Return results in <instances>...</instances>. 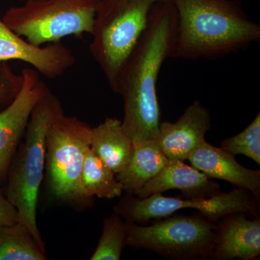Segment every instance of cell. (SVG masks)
<instances>
[{"label":"cell","instance_id":"13","mask_svg":"<svg viewBox=\"0 0 260 260\" xmlns=\"http://www.w3.org/2000/svg\"><path fill=\"white\" fill-rule=\"evenodd\" d=\"M187 159L191 167L209 179L226 181L250 191L260 200V171L243 167L237 161L235 155L204 140Z\"/></svg>","mask_w":260,"mask_h":260},{"label":"cell","instance_id":"21","mask_svg":"<svg viewBox=\"0 0 260 260\" xmlns=\"http://www.w3.org/2000/svg\"><path fill=\"white\" fill-rule=\"evenodd\" d=\"M23 83L22 73H15L8 61H0V111L14 100Z\"/></svg>","mask_w":260,"mask_h":260},{"label":"cell","instance_id":"7","mask_svg":"<svg viewBox=\"0 0 260 260\" xmlns=\"http://www.w3.org/2000/svg\"><path fill=\"white\" fill-rule=\"evenodd\" d=\"M126 244L172 260L210 258L215 223L203 214L170 215L150 225L126 221Z\"/></svg>","mask_w":260,"mask_h":260},{"label":"cell","instance_id":"15","mask_svg":"<svg viewBox=\"0 0 260 260\" xmlns=\"http://www.w3.org/2000/svg\"><path fill=\"white\" fill-rule=\"evenodd\" d=\"M90 148L115 173L121 172L131 158L134 143L122 127L121 121L108 117L92 128Z\"/></svg>","mask_w":260,"mask_h":260},{"label":"cell","instance_id":"14","mask_svg":"<svg viewBox=\"0 0 260 260\" xmlns=\"http://www.w3.org/2000/svg\"><path fill=\"white\" fill-rule=\"evenodd\" d=\"M179 189L187 199L208 198L220 192V185L184 161L169 159L161 171L134 194L139 198Z\"/></svg>","mask_w":260,"mask_h":260},{"label":"cell","instance_id":"10","mask_svg":"<svg viewBox=\"0 0 260 260\" xmlns=\"http://www.w3.org/2000/svg\"><path fill=\"white\" fill-rule=\"evenodd\" d=\"M19 60L31 65L49 79L62 76L76 62L73 51L60 42L39 47L25 40L0 19V61Z\"/></svg>","mask_w":260,"mask_h":260},{"label":"cell","instance_id":"3","mask_svg":"<svg viewBox=\"0 0 260 260\" xmlns=\"http://www.w3.org/2000/svg\"><path fill=\"white\" fill-rule=\"evenodd\" d=\"M62 112L60 101L49 90L32 110L24 135L25 141L12 159L3 189L18 212L19 222L28 228L44 251L45 244L38 227L37 215L45 167L46 137L51 121Z\"/></svg>","mask_w":260,"mask_h":260},{"label":"cell","instance_id":"12","mask_svg":"<svg viewBox=\"0 0 260 260\" xmlns=\"http://www.w3.org/2000/svg\"><path fill=\"white\" fill-rule=\"evenodd\" d=\"M243 213L224 215L215 223L210 258L254 260L260 255V218Z\"/></svg>","mask_w":260,"mask_h":260},{"label":"cell","instance_id":"2","mask_svg":"<svg viewBox=\"0 0 260 260\" xmlns=\"http://www.w3.org/2000/svg\"><path fill=\"white\" fill-rule=\"evenodd\" d=\"M178 15L173 58L215 60L260 39L259 24L233 0H172Z\"/></svg>","mask_w":260,"mask_h":260},{"label":"cell","instance_id":"9","mask_svg":"<svg viewBox=\"0 0 260 260\" xmlns=\"http://www.w3.org/2000/svg\"><path fill=\"white\" fill-rule=\"evenodd\" d=\"M18 95L0 111V186L6 181L12 159L25 135L32 110L50 89L35 69L24 68Z\"/></svg>","mask_w":260,"mask_h":260},{"label":"cell","instance_id":"18","mask_svg":"<svg viewBox=\"0 0 260 260\" xmlns=\"http://www.w3.org/2000/svg\"><path fill=\"white\" fill-rule=\"evenodd\" d=\"M45 259V251L24 224L0 225V260Z\"/></svg>","mask_w":260,"mask_h":260},{"label":"cell","instance_id":"8","mask_svg":"<svg viewBox=\"0 0 260 260\" xmlns=\"http://www.w3.org/2000/svg\"><path fill=\"white\" fill-rule=\"evenodd\" d=\"M183 209H194L214 223L228 214L243 213L260 218V200L250 191L235 188L208 198L183 199L162 196L161 193L139 198L126 194L114 207V213L126 221L148 225L151 220L167 218Z\"/></svg>","mask_w":260,"mask_h":260},{"label":"cell","instance_id":"5","mask_svg":"<svg viewBox=\"0 0 260 260\" xmlns=\"http://www.w3.org/2000/svg\"><path fill=\"white\" fill-rule=\"evenodd\" d=\"M92 128L76 116H56L46 137L45 167L49 191L56 199L88 205L82 183L85 155L90 148Z\"/></svg>","mask_w":260,"mask_h":260},{"label":"cell","instance_id":"22","mask_svg":"<svg viewBox=\"0 0 260 260\" xmlns=\"http://www.w3.org/2000/svg\"><path fill=\"white\" fill-rule=\"evenodd\" d=\"M19 222L18 212L7 199L0 186V225H11Z\"/></svg>","mask_w":260,"mask_h":260},{"label":"cell","instance_id":"20","mask_svg":"<svg viewBox=\"0 0 260 260\" xmlns=\"http://www.w3.org/2000/svg\"><path fill=\"white\" fill-rule=\"evenodd\" d=\"M220 148L232 155H243L260 165V114L239 134L223 140Z\"/></svg>","mask_w":260,"mask_h":260},{"label":"cell","instance_id":"6","mask_svg":"<svg viewBox=\"0 0 260 260\" xmlns=\"http://www.w3.org/2000/svg\"><path fill=\"white\" fill-rule=\"evenodd\" d=\"M99 0H26L13 6L3 21L36 46L91 34Z\"/></svg>","mask_w":260,"mask_h":260},{"label":"cell","instance_id":"17","mask_svg":"<svg viewBox=\"0 0 260 260\" xmlns=\"http://www.w3.org/2000/svg\"><path fill=\"white\" fill-rule=\"evenodd\" d=\"M82 183L84 190L90 198L95 196L112 200L121 197L124 191L115 173L90 148L84 160Z\"/></svg>","mask_w":260,"mask_h":260},{"label":"cell","instance_id":"11","mask_svg":"<svg viewBox=\"0 0 260 260\" xmlns=\"http://www.w3.org/2000/svg\"><path fill=\"white\" fill-rule=\"evenodd\" d=\"M211 127L210 111L196 100L175 122H160L155 140L168 159L184 161L205 140V135Z\"/></svg>","mask_w":260,"mask_h":260},{"label":"cell","instance_id":"1","mask_svg":"<svg viewBox=\"0 0 260 260\" xmlns=\"http://www.w3.org/2000/svg\"><path fill=\"white\" fill-rule=\"evenodd\" d=\"M177 25L172 2L154 5L146 28L121 71L116 93L124 102L123 129L133 143L156 139L160 123L156 84L162 64L172 57Z\"/></svg>","mask_w":260,"mask_h":260},{"label":"cell","instance_id":"19","mask_svg":"<svg viewBox=\"0 0 260 260\" xmlns=\"http://www.w3.org/2000/svg\"><path fill=\"white\" fill-rule=\"evenodd\" d=\"M127 232L125 220L114 213L104 220L102 237L90 260H119L125 247Z\"/></svg>","mask_w":260,"mask_h":260},{"label":"cell","instance_id":"4","mask_svg":"<svg viewBox=\"0 0 260 260\" xmlns=\"http://www.w3.org/2000/svg\"><path fill=\"white\" fill-rule=\"evenodd\" d=\"M161 2L172 0H99L89 49L114 93L127 58L146 28L152 8Z\"/></svg>","mask_w":260,"mask_h":260},{"label":"cell","instance_id":"16","mask_svg":"<svg viewBox=\"0 0 260 260\" xmlns=\"http://www.w3.org/2000/svg\"><path fill=\"white\" fill-rule=\"evenodd\" d=\"M169 161L155 140L135 142L127 165L116 174L126 194H134L153 179Z\"/></svg>","mask_w":260,"mask_h":260}]
</instances>
